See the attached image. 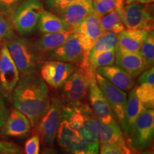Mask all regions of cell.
Instances as JSON below:
<instances>
[{
    "instance_id": "6da1fadb",
    "label": "cell",
    "mask_w": 154,
    "mask_h": 154,
    "mask_svg": "<svg viewBox=\"0 0 154 154\" xmlns=\"http://www.w3.org/2000/svg\"><path fill=\"white\" fill-rule=\"evenodd\" d=\"M13 103L36 126L50 107L47 83L37 74L22 77L13 91Z\"/></svg>"
},
{
    "instance_id": "7a4b0ae2",
    "label": "cell",
    "mask_w": 154,
    "mask_h": 154,
    "mask_svg": "<svg viewBox=\"0 0 154 154\" xmlns=\"http://www.w3.org/2000/svg\"><path fill=\"white\" fill-rule=\"evenodd\" d=\"M5 44L18 68L21 78L39 72L43 63V57L34 43L26 38L14 36L5 40Z\"/></svg>"
},
{
    "instance_id": "3957f363",
    "label": "cell",
    "mask_w": 154,
    "mask_h": 154,
    "mask_svg": "<svg viewBox=\"0 0 154 154\" xmlns=\"http://www.w3.org/2000/svg\"><path fill=\"white\" fill-rule=\"evenodd\" d=\"M96 74L90 67L79 66L69 76L62 87L63 101L68 106H79L84 103L88 94L91 77Z\"/></svg>"
},
{
    "instance_id": "277c9868",
    "label": "cell",
    "mask_w": 154,
    "mask_h": 154,
    "mask_svg": "<svg viewBox=\"0 0 154 154\" xmlns=\"http://www.w3.org/2000/svg\"><path fill=\"white\" fill-rule=\"evenodd\" d=\"M44 10L41 0H23L15 10L12 22L19 35H27L36 28L38 18Z\"/></svg>"
},
{
    "instance_id": "5b68a950",
    "label": "cell",
    "mask_w": 154,
    "mask_h": 154,
    "mask_svg": "<svg viewBox=\"0 0 154 154\" xmlns=\"http://www.w3.org/2000/svg\"><path fill=\"white\" fill-rule=\"evenodd\" d=\"M154 134V111L144 107L131 128L128 136L131 147L136 151L147 149L151 145Z\"/></svg>"
},
{
    "instance_id": "8992f818",
    "label": "cell",
    "mask_w": 154,
    "mask_h": 154,
    "mask_svg": "<svg viewBox=\"0 0 154 154\" xmlns=\"http://www.w3.org/2000/svg\"><path fill=\"white\" fill-rule=\"evenodd\" d=\"M72 31L76 34L84 52V57L79 64L88 66L89 65L88 53L96 40L103 34L99 24V17L94 12L91 13L75 26Z\"/></svg>"
},
{
    "instance_id": "52a82bcc",
    "label": "cell",
    "mask_w": 154,
    "mask_h": 154,
    "mask_svg": "<svg viewBox=\"0 0 154 154\" xmlns=\"http://www.w3.org/2000/svg\"><path fill=\"white\" fill-rule=\"evenodd\" d=\"M63 106L61 100L54 98L50 103L49 110L38 124V134L47 147H51L57 138L58 129L62 121Z\"/></svg>"
},
{
    "instance_id": "ba28073f",
    "label": "cell",
    "mask_w": 154,
    "mask_h": 154,
    "mask_svg": "<svg viewBox=\"0 0 154 154\" xmlns=\"http://www.w3.org/2000/svg\"><path fill=\"white\" fill-rule=\"evenodd\" d=\"M95 76L98 86L107 100L115 118L120 123L124 131H126L125 113L127 103L126 91L113 85L104 77L97 73H96Z\"/></svg>"
},
{
    "instance_id": "9c48e42d",
    "label": "cell",
    "mask_w": 154,
    "mask_h": 154,
    "mask_svg": "<svg viewBox=\"0 0 154 154\" xmlns=\"http://www.w3.org/2000/svg\"><path fill=\"white\" fill-rule=\"evenodd\" d=\"M121 19L126 29L153 30V19L151 11L143 4L132 2L124 6Z\"/></svg>"
},
{
    "instance_id": "30bf717a",
    "label": "cell",
    "mask_w": 154,
    "mask_h": 154,
    "mask_svg": "<svg viewBox=\"0 0 154 154\" xmlns=\"http://www.w3.org/2000/svg\"><path fill=\"white\" fill-rule=\"evenodd\" d=\"M57 141L62 149L74 154H91L87 144L83 140L79 131L62 119L57 131Z\"/></svg>"
},
{
    "instance_id": "8fae6325",
    "label": "cell",
    "mask_w": 154,
    "mask_h": 154,
    "mask_svg": "<svg viewBox=\"0 0 154 154\" xmlns=\"http://www.w3.org/2000/svg\"><path fill=\"white\" fill-rule=\"evenodd\" d=\"M95 75L96 74L91 77L88 94L91 110L102 122L111 126H119L110 106L98 86Z\"/></svg>"
},
{
    "instance_id": "7c38bea8",
    "label": "cell",
    "mask_w": 154,
    "mask_h": 154,
    "mask_svg": "<svg viewBox=\"0 0 154 154\" xmlns=\"http://www.w3.org/2000/svg\"><path fill=\"white\" fill-rule=\"evenodd\" d=\"M89 119L92 131L97 138L99 146L117 145L128 147L119 126H111L102 122L97 119L91 109L89 111Z\"/></svg>"
},
{
    "instance_id": "4fadbf2b",
    "label": "cell",
    "mask_w": 154,
    "mask_h": 154,
    "mask_svg": "<svg viewBox=\"0 0 154 154\" xmlns=\"http://www.w3.org/2000/svg\"><path fill=\"white\" fill-rule=\"evenodd\" d=\"M75 69L74 63L48 60L42 63L40 72L47 84L54 88H60Z\"/></svg>"
},
{
    "instance_id": "5bb4252c",
    "label": "cell",
    "mask_w": 154,
    "mask_h": 154,
    "mask_svg": "<svg viewBox=\"0 0 154 154\" xmlns=\"http://www.w3.org/2000/svg\"><path fill=\"white\" fill-rule=\"evenodd\" d=\"M84 57L83 48L74 32L61 45L46 54L47 60H55L63 62L79 63Z\"/></svg>"
},
{
    "instance_id": "9a60e30c",
    "label": "cell",
    "mask_w": 154,
    "mask_h": 154,
    "mask_svg": "<svg viewBox=\"0 0 154 154\" xmlns=\"http://www.w3.org/2000/svg\"><path fill=\"white\" fill-rule=\"evenodd\" d=\"M20 79V74L6 44L0 51V84L7 93L14 91Z\"/></svg>"
},
{
    "instance_id": "2e32d148",
    "label": "cell",
    "mask_w": 154,
    "mask_h": 154,
    "mask_svg": "<svg viewBox=\"0 0 154 154\" xmlns=\"http://www.w3.org/2000/svg\"><path fill=\"white\" fill-rule=\"evenodd\" d=\"M93 12L92 0H79L69 5L57 15L73 29Z\"/></svg>"
},
{
    "instance_id": "e0dca14e",
    "label": "cell",
    "mask_w": 154,
    "mask_h": 154,
    "mask_svg": "<svg viewBox=\"0 0 154 154\" xmlns=\"http://www.w3.org/2000/svg\"><path fill=\"white\" fill-rule=\"evenodd\" d=\"M96 73L104 77L113 85L124 91H130L134 86V78L117 65L99 67L96 69Z\"/></svg>"
},
{
    "instance_id": "ac0fdd59",
    "label": "cell",
    "mask_w": 154,
    "mask_h": 154,
    "mask_svg": "<svg viewBox=\"0 0 154 154\" xmlns=\"http://www.w3.org/2000/svg\"><path fill=\"white\" fill-rule=\"evenodd\" d=\"M115 63L133 78H136L148 69L139 53L125 52L116 49Z\"/></svg>"
},
{
    "instance_id": "d6986e66",
    "label": "cell",
    "mask_w": 154,
    "mask_h": 154,
    "mask_svg": "<svg viewBox=\"0 0 154 154\" xmlns=\"http://www.w3.org/2000/svg\"><path fill=\"white\" fill-rule=\"evenodd\" d=\"M2 128V134L5 136L18 137L29 134L31 130V124L24 113L15 109L9 113Z\"/></svg>"
},
{
    "instance_id": "ffe728a7",
    "label": "cell",
    "mask_w": 154,
    "mask_h": 154,
    "mask_svg": "<svg viewBox=\"0 0 154 154\" xmlns=\"http://www.w3.org/2000/svg\"><path fill=\"white\" fill-rule=\"evenodd\" d=\"M149 32L143 29H125L118 34L116 49L125 52L138 53Z\"/></svg>"
},
{
    "instance_id": "44dd1931",
    "label": "cell",
    "mask_w": 154,
    "mask_h": 154,
    "mask_svg": "<svg viewBox=\"0 0 154 154\" xmlns=\"http://www.w3.org/2000/svg\"><path fill=\"white\" fill-rule=\"evenodd\" d=\"M139 86L135 88L136 95L143 107L153 109L154 107V68L146 69L140 74Z\"/></svg>"
},
{
    "instance_id": "7402d4cb",
    "label": "cell",
    "mask_w": 154,
    "mask_h": 154,
    "mask_svg": "<svg viewBox=\"0 0 154 154\" xmlns=\"http://www.w3.org/2000/svg\"><path fill=\"white\" fill-rule=\"evenodd\" d=\"M36 27L42 34L72 30V28L60 17L46 10L42 11L40 14Z\"/></svg>"
},
{
    "instance_id": "603a6c76",
    "label": "cell",
    "mask_w": 154,
    "mask_h": 154,
    "mask_svg": "<svg viewBox=\"0 0 154 154\" xmlns=\"http://www.w3.org/2000/svg\"><path fill=\"white\" fill-rule=\"evenodd\" d=\"M72 33V30H67L44 34L34 43V46L42 55L47 54L61 45Z\"/></svg>"
},
{
    "instance_id": "cb8c5ba5",
    "label": "cell",
    "mask_w": 154,
    "mask_h": 154,
    "mask_svg": "<svg viewBox=\"0 0 154 154\" xmlns=\"http://www.w3.org/2000/svg\"><path fill=\"white\" fill-rule=\"evenodd\" d=\"M81 109L85 116V122L83 126L78 130L83 140L87 144L88 149L91 152V154H96L99 153V143L97 138L94 134L91 128V121L89 119V111L91 108L86 103H82L79 105Z\"/></svg>"
},
{
    "instance_id": "d4e9b609",
    "label": "cell",
    "mask_w": 154,
    "mask_h": 154,
    "mask_svg": "<svg viewBox=\"0 0 154 154\" xmlns=\"http://www.w3.org/2000/svg\"><path fill=\"white\" fill-rule=\"evenodd\" d=\"M130 91L128 98H127L126 113H125V121H126L125 133L127 135L129 134L133 124L144 108L140 99L136 95L135 88L131 89Z\"/></svg>"
},
{
    "instance_id": "484cf974",
    "label": "cell",
    "mask_w": 154,
    "mask_h": 154,
    "mask_svg": "<svg viewBox=\"0 0 154 154\" xmlns=\"http://www.w3.org/2000/svg\"><path fill=\"white\" fill-rule=\"evenodd\" d=\"M121 11L116 9L99 18V24L103 33L111 32L119 34L126 29L121 19Z\"/></svg>"
},
{
    "instance_id": "4316f807",
    "label": "cell",
    "mask_w": 154,
    "mask_h": 154,
    "mask_svg": "<svg viewBox=\"0 0 154 154\" xmlns=\"http://www.w3.org/2000/svg\"><path fill=\"white\" fill-rule=\"evenodd\" d=\"M118 42V34L114 32H105L96 40L88 53V59L101 51L116 49Z\"/></svg>"
},
{
    "instance_id": "83f0119b",
    "label": "cell",
    "mask_w": 154,
    "mask_h": 154,
    "mask_svg": "<svg viewBox=\"0 0 154 154\" xmlns=\"http://www.w3.org/2000/svg\"><path fill=\"white\" fill-rule=\"evenodd\" d=\"M116 49L101 51L88 59V64L91 70L96 72V69L101 66H110L115 62Z\"/></svg>"
},
{
    "instance_id": "f1b7e54d",
    "label": "cell",
    "mask_w": 154,
    "mask_h": 154,
    "mask_svg": "<svg viewBox=\"0 0 154 154\" xmlns=\"http://www.w3.org/2000/svg\"><path fill=\"white\" fill-rule=\"evenodd\" d=\"M139 54L145 61L147 69L153 66L154 63V32L153 30L150 31L145 41L140 47Z\"/></svg>"
},
{
    "instance_id": "f546056e",
    "label": "cell",
    "mask_w": 154,
    "mask_h": 154,
    "mask_svg": "<svg viewBox=\"0 0 154 154\" xmlns=\"http://www.w3.org/2000/svg\"><path fill=\"white\" fill-rule=\"evenodd\" d=\"M92 2L94 12L99 18L116 9L121 10L124 6L118 0H92Z\"/></svg>"
},
{
    "instance_id": "4dcf8cb0",
    "label": "cell",
    "mask_w": 154,
    "mask_h": 154,
    "mask_svg": "<svg viewBox=\"0 0 154 154\" xmlns=\"http://www.w3.org/2000/svg\"><path fill=\"white\" fill-rule=\"evenodd\" d=\"M12 19L0 13V41L7 40L15 36Z\"/></svg>"
},
{
    "instance_id": "1f68e13d",
    "label": "cell",
    "mask_w": 154,
    "mask_h": 154,
    "mask_svg": "<svg viewBox=\"0 0 154 154\" xmlns=\"http://www.w3.org/2000/svg\"><path fill=\"white\" fill-rule=\"evenodd\" d=\"M79 0H44L47 9L54 14H58L69 5Z\"/></svg>"
},
{
    "instance_id": "d6a6232c",
    "label": "cell",
    "mask_w": 154,
    "mask_h": 154,
    "mask_svg": "<svg viewBox=\"0 0 154 154\" xmlns=\"http://www.w3.org/2000/svg\"><path fill=\"white\" fill-rule=\"evenodd\" d=\"M23 0H0V13L12 19L13 14L19 4Z\"/></svg>"
},
{
    "instance_id": "836d02e7",
    "label": "cell",
    "mask_w": 154,
    "mask_h": 154,
    "mask_svg": "<svg viewBox=\"0 0 154 154\" xmlns=\"http://www.w3.org/2000/svg\"><path fill=\"white\" fill-rule=\"evenodd\" d=\"M99 151L101 154H128L131 153V150L128 147L117 145L99 146Z\"/></svg>"
},
{
    "instance_id": "e575fe53",
    "label": "cell",
    "mask_w": 154,
    "mask_h": 154,
    "mask_svg": "<svg viewBox=\"0 0 154 154\" xmlns=\"http://www.w3.org/2000/svg\"><path fill=\"white\" fill-rule=\"evenodd\" d=\"M40 138L35 135L31 137L25 143V153L27 154H38L39 153Z\"/></svg>"
},
{
    "instance_id": "d590c367",
    "label": "cell",
    "mask_w": 154,
    "mask_h": 154,
    "mask_svg": "<svg viewBox=\"0 0 154 154\" xmlns=\"http://www.w3.org/2000/svg\"><path fill=\"white\" fill-rule=\"evenodd\" d=\"M22 149L16 144L0 140V154H18L22 153Z\"/></svg>"
},
{
    "instance_id": "8d00e7d4",
    "label": "cell",
    "mask_w": 154,
    "mask_h": 154,
    "mask_svg": "<svg viewBox=\"0 0 154 154\" xmlns=\"http://www.w3.org/2000/svg\"><path fill=\"white\" fill-rule=\"evenodd\" d=\"M9 113V109L6 107L5 103H0V129L2 128Z\"/></svg>"
},
{
    "instance_id": "74e56055",
    "label": "cell",
    "mask_w": 154,
    "mask_h": 154,
    "mask_svg": "<svg viewBox=\"0 0 154 154\" xmlns=\"http://www.w3.org/2000/svg\"><path fill=\"white\" fill-rule=\"evenodd\" d=\"M136 2L143 4V5H149V4H151L153 2V0H137Z\"/></svg>"
},
{
    "instance_id": "f35d334b",
    "label": "cell",
    "mask_w": 154,
    "mask_h": 154,
    "mask_svg": "<svg viewBox=\"0 0 154 154\" xmlns=\"http://www.w3.org/2000/svg\"><path fill=\"white\" fill-rule=\"evenodd\" d=\"M137 2V0H125V3H126V5H127V4L132 3V2Z\"/></svg>"
},
{
    "instance_id": "ab89813d",
    "label": "cell",
    "mask_w": 154,
    "mask_h": 154,
    "mask_svg": "<svg viewBox=\"0 0 154 154\" xmlns=\"http://www.w3.org/2000/svg\"><path fill=\"white\" fill-rule=\"evenodd\" d=\"M0 103H5L3 100V97H2V94L1 90H0Z\"/></svg>"
},
{
    "instance_id": "60d3db41",
    "label": "cell",
    "mask_w": 154,
    "mask_h": 154,
    "mask_svg": "<svg viewBox=\"0 0 154 154\" xmlns=\"http://www.w3.org/2000/svg\"><path fill=\"white\" fill-rule=\"evenodd\" d=\"M118 1L120 2L121 4H123V5H124V2H125V0H118Z\"/></svg>"
}]
</instances>
